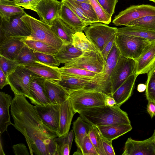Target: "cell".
Masks as SVG:
<instances>
[{"mask_svg":"<svg viewBox=\"0 0 155 155\" xmlns=\"http://www.w3.org/2000/svg\"><path fill=\"white\" fill-rule=\"evenodd\" d=\"M92 126L80 116L73 122V130L75 136L74 140L78 149L80 150L83 140L89 134Z\"/></svg>","mask_w":155,"mask_h":155,"instance_id":"83f0119b","label":"cell"},{"mask_svg":"<svg viewBox=\"0 0 155 155\" xmlns=\"http://www.w3.org/2000/svg\"><path fill=\"white\" fill-rule=\"evenodd\" d=\"M21 19L31 31L28 39L40 41L52 46L58 51L64 44L63 41L54 33L51 26L26 14Z\"/></svg>","mask_w":155,"mask_h":155,"instance_id":"3957f363","label":"cell"},{"mask_svg":"<svg viewBox=\"0 0 155 155\" xmlns=\"http://www.w3.org/2000/svg\"><path fill=\"white\" fill-rule=\"evenodd\" d=\"M23 66L45 79L55 81L61 79V74L57 67L50 66L39 61H35Z\"/></svg>","mask_w":155,"mask_h":155,"instance_id":"d6986e66","label":"cell"},{"mask_svg":"<svg viewBox=\"0 0 155 155\" xmlns=\"http://www.w3.org/2000/svg\"><path fill=\"white\" fill-rule=\"evenodd\" d=\"M25 44L33 51L55 55L58 50L49 45L43 42L36 40L23 39Z\"/></svg>","mask_w":155,"mask_h":155,"instance_id":"1f68e13d","label":"cell"},{"mask_svg":"<svg viewBox=\"0 0 155 155\" xmlns=\"http://www.w3.org/2000/svg\"><path fill=\"white\" fill-rule=\"evenodd\" d=\"M45 85L51 104H60L69 98L70 94L56 81L45 79Z\"/></svg>","mask_w":155,"mask_h":155,"instance_id":"ffe728a7","label":"cell"},{"mask_svg":"<svg viewBox=\"0 0 155 155\" xmlns=\"http://www.w3.org/2000/svg\"><path fill=\"white\" fill-rule=\"evenodd\" d=\"M105 104L106 105L113 107L115 106L116 102L112 96H109L106 99Z\"/></svg>","mask_w":155,"mask_h":155,"instance_id":"db71d44e","label":"cell"},{"mask_svg":"<svg viewBox=\"0 0 155 155\" xmlns=\"http://www.w3.org/2000/svg\"><path fill=\"white\" fill-rule=\"evenodd\" d=\"M155 16V6L150 5H132L120 12L112 23L116 26H127L132 21L147 16Z\"/></svg>","mask_w":155,"mask_h":155,"instance_id":"4fadbf2b","label":"cell"},{"mask_svg":"<svg viewBox=\"0 0 155 155\" xmlns=\"http://www.w3.org/2000/svg\"><path fill=\"white\" fill-rule=\"evenodd\" d=\"M45 79L38 75L31 80L29 87V99L35 106L51 104L47 94L45 85Z\"/></svg>","mask_w":155,"mask_h":155,"instance_id":"e0dca14e","label":"cell"},{"mask_svg":"<svg viewBox=\"0 0 155 155\" xmlns=\"http://www.w3.org/2000/svg\"><path fill=\"white\" fill-rule=\"evenodd\" d=\"M108 96L97 90H82L70 94L69 98L75 113L79 114L87 109L106 105Z\"/></svg>","mask_w":155,"mask_h":155,"instance_id":"277c9868","label":"cell"},{"mask_svg":"<svg viewBox=\"0 0 155 155\" xmlns=\"http://www.w3.org/2000/svg\"><path fill=\"white\" fill-rule=\"evenodd\" d=\"M149 1L153 2L155 3V0H149Z\"/></svg>","mask_w":155,"mask_h":155,"instance_id":"680465c9","label":"cell"},{"mask_svg":"<svg viewBox=\"0 0 155 155\" xmlns=\"http://www.w3.org/2000/svg\"><path fill=\"white\" fill-rule=\"evenodd\" d=\"M136 61V74L147 73L155 65V42L150 43Z\"/></svg>","mask_w":155,"mask_h":155,"instance_id":"ac0fdd59","label":"cell"},{"mask_svg":"<svg viewBox=\"0 0 155 155\" xmlns=\"http://www.w3.org/2000/svg\"><path fill=\"white\" fill-rule=\"evenodd\" d=\"M146 88V85L143 84H140L138 85L137 87V90L140 92L144 91Z\"/></svg>","mask_w":155,"mask_h":155,"instance_id":"11a10c76","label":"cell"},{"mask_svg":"<svg viewBox=\"0 0 155 155\" xmlns=\"http://www.w3.org/2000/svg\"><path fill=\"white\" fill-rule=\"evenodd\" d=\"M62 4L57 0H33L23 7L36 12L41 21L51 26L59 16Z\"/></svg>","mask_w":155,"mask_h":155,"instance_id":"ba28073f","label":"cell"},{"mask_svg":"<svg viewBox=\"0 0 155 155\" xmlns=\"http://www.w3.org/2000/svg\"><path fill=\"white\" fill-rule=\"evenodd\" d=\"M61 75L75 77H92L97 73L84 69L73 67L59 68Z\"/></svg>","mask_w":155,"mask_h":155,"instance_id":"e575fe53","label":"cell"},{"mask_svg":"<svg viewBox=\"0 0 155 155\" xmlns=\"http://www.w3.org/2000/svg\"><path fill=\"white\" fill-rule=\"evenodd\" d=\"M147 110L151 118L155 116V102L151 101H148Z\"/></svg>","mask_w":155,"mask_h":155,"instance_id":"816d5d0a","label":"cell"},{"mask_svg":"<svg viewBox=\"0 0 155 155\" xmlns=\"http://www.w3.org/2000/svg\"><path fill=\"white\" fill-rule=\"evenodd\" d=\"M37 75L23 66L20 65L8 76L7 79L15 94L29 99L30 84L33 78Z\"/></svg>","mask_w":155,"mask_h":155,"instance_id":"30bf717a","label":"cell"},{"mask_svg":"<svg viewBox=\"0 0 155 155\" xmlns=\"http://www.w3.org/2000/svg\"><path fill=\"white\" fill-rule=\"evenodd\" d=\"M74 1L83 3L90 4L89 0H73Z\"/></svg>","mask_w":155,"mask_h":155,"instance_id":"9f6ffc18","label":"cell"},{"mask_svg":"<svg viewBox=\"0 0 155 155\" xmlns=\"http://www.w3.org/2000/svg\"><path fill=\"white\" fill-rule=\"evenodd\" d=\"M105 63L101 52L91 51L84 52L82 55L70 61L63 67L78 68L98 74L103 72Z\"/></svg>","mask_w":155,"mask_h":155,"instance_id":"8fae6325","label":"cell"},{"mask_svg":"<svg viewBox=\"0 0 155 155\" xmlns=\"http://www.w3.org/2000/svg\"><path fill=\"white\" fill-rule=\"evenodd\" d=\"M116 36V35L111 39L101 52L103 57L105 61H106L107 56L111 51L115 41Z\"/></svg>","mask_w":155,"mask_h":155,"instance_id":"681fc988","label":"cell"},{"mask_svg":"<svg viewBox=\"0 0 155 155\" xmlns=\"http://www.w3.org/2000/svg\"><path fill=\"white\" fill-rule=\"evenodd\" d=\"M115 42L122 56L137 60L151 42L138 37L116 33Z\"/></svg>","mask_w":155,"mask_h":155,"instance_id":"8992f818","label":"cell"},{"mask_svg":"<svg viewBox=\"0 0 155 155\" xmlns=\"http://www.w3.org/2000/svg\"><path fill=\"white\" fill-rule=\"evenodd\" d=\"M12 99V97L4 92H0V136L7 130L8 126L13 125L10 120L9 109Z\"/></svg>","mask_w":155,"mask_h":155,"instance_id":"d4e9b609","label":"cell"},{"mask_svg":"<svg viewBox=\"0 0 155 155\" xmlns=\"http://www.w3.org/2000/svg\"><path fill=\"white\" fill-rule=\"evenodd\" d=\"M74 114L69 98L60 104L59 127L58 134V137L69 132Z\"/></svg>","mask_w":155,"mask_h":155,"instance_id":"44dd1931","label":"cell"},{"mask_svg":"<svg viewBox=\"0 0 155 155\" xmlns=\"http://www.w3.org/2000/svg\"><path fill=\"white\" fill-rule=\"evenodd\" d=\"M22 16L0 17V43L10 38H26L31 35V30L21 19Z\"/></svg>","mask_w":155,"mask_h":155,"instance_id":"9c48e42d","label":"cell"},{"mask_svg":"<svg viewBox=\"0 0 155 155\" xmlns=\"http://www.w3.org/2000/svg\"><path fill=\"white\" fill-rule=\"evenodd\" d=\"M61 2L71 9L82 21L87 23L92 24L85 16L80 7L73 0H62Z\"/></svg>","mask_w":155,"mask_h":155,"instance_id":"60d3db41","label":"cell"},{"mask_svg":"<svg viewBox=\"0 0 155 155\" xmlns=\"http://www.w3.org/2000/svg\"><path fill=\"white\" fill-rule=\"evenodd\" d=\"M79 114L87 122L96 127L131 124L127 113L117 106L105 105L89 108L81 111Z\"/></svg>","mask_w":155,"mask_h":155,"instance_id":"7a4b0ae2","label":"cell"},{"mask_svg":"<svg viewBox=\"0 0 155 155\" xmlns=\"http://www.w3.org/2000/svg\"><path fill=\"white\" fill-rule=\"evenodd\" d=\"M105 11L110 17L114 12L118 0H97Z\"/></svg>","mask_w":155,"mask_h":155,"instance_id":"bcb514c9","label":"cell"},{"mask_svg":"<svg viewBox=\"0 0 155 155\" xmlns=\"http://www.w3.org/2000/svg\"><path fill=\"white\" fill-rule=\"evenodd\" d=\"M9 84L7 77L0 69V88L1 89L5 86Z\"/></svg>","mask_w":155,"mask_h":155,"instance_id":"f5cc1de1","label":"cell"},{"mask_svg":"<svg viewBox=\"0 0 155 155\" xmlns=\"http://www.w3.org/2000/svg\"><path fill=\"white\" fill-rule=\"evenodd\" d=\"M101 140L105 155H115L113 147L112 141H109L101 136Z\"/></svg>","mask_w":155,"mask_h":155,"instance_id":"7dc6e473","label":"cell"},{"mask_svg":"<svg viewBox=\"0 0 155 155\" xmlns=\"http://www.w3.org/2000/svg\"><path fill=\"white\" fill-rule=\"evenodd\" d=\"M74 1L81 8L86 17L92 23L99 22L97 14L90 4Z\"/></svg>","mask_w":155,"mask_h":155,"instance_id":"b9f144b4","label":"cell"},{"mask_svg":"<svg viewBox=\"0 0 155 155\" xmlns=\"http://www.w3.org/2000/svg\"><path fill=\"white\" fill-rule=\"evenodd\" d=\"M51 28L64 44H72V35L75 32L58 16L54 21Z\"/></svg>","mask_w":155,"mask_h":155,"instance_id":"4316f807","label":"cell"},{"mask_svg":"<svg viewBox=\"0 0 155 155\" xmlns=\"http://www.w3.org/2000/svg\"><path fill=\"white\" fill-rule=\"evenodd\" d=\"M72 39V44L74 47L84 52L97 51L82 32H77L73 34Z\"/></svg>","mask_w":155,"mask_h":155,"instance_id":"4dcf8cb0","label":"cell"},{"mask_svg":"<svg viewBox=\"0 0 155 155\" xmlns=\"http://www.w3.org/2000/svg\"><path fill=\"white\" fill-rule=\"evenodd\" d=\"M93 77L78 78L61 74V80L56 81L70 94L79 90L98 91L93 83Z\"/></svg>","mask_w":155,"mask_h":155,"instance_id":"2e32d148","label":"cell"},{"mask_svg":"<svg viewBox=\"0 0 155 155\" xmlns=\"http://www.w3.org/2000/svg\"><path fill=\"white\" fill-rule=\"evenodd\" d=\"M74 135L73 130H72L67 134L61 137L55 138L56 150L66 144H68L71 148Z\"/></svg>","mask_w":155,"mask_h":155,"instance_id":"f6af8a7d","label":"cell"},{"mask_svg":"<svg viewBox=\"0 0 155 155\" xmlns=\"http://www.w3.org/2000/svg\"><path fill=\"white\" fill-rule=\"evenodd\" d=\"M33 51L37 59L40 62L54 67H57L61 64L54 55Z\"/></svg>","mask_w":155,"mask_h":155,"instance_id":"7bdbcfd3","label":"cell"},{"mask_svg":"<svg viewBox=\"0 0 155 155\" xmlns=\"http://www.w3.org/2000/svg\"><path fill=\"white\" fill-rule=\"evenodd\" d=\"M33 0H13L3 1L5 2L12 5L23 7L24 6L30 3Z\"/></svg>","mask_w":155,"mask_h":155,"instance_id":"f907efd6","label":"cell"},{"mask_svg":"<svg viewBox=\"0 0 155 155\" xmlns=\"http://www.w3.org/2000/svg\"><path fill=\"white\" fill-rule=\"evenodd\" d=\"M117 33L138 37L155 42V31L140 27L129 26L118 28Z\"/></svg>","mask_w":155,"mask_h":155,"instance_id":"f1b7e54d","label":"cell"},{"mask_svg":"<svg viewBox=\"0 0 155 155\" xmlns=\"http://www.w3.org/2000/svg\"><path fill=\"white\" fill-rule=\"evenodd\" d=\"M152 136L153 137L154 140L155 141V130H154L153 134Z\"/></svg>","mask_w":155,"mask_h":155,"instance_id":"6f0895ef","label":"cell"},{"mask_svg":"<svg viewBox=\"0 0 155 155\" xmlns=\"http://www.w3.org/2000/svg\"><path fill=\"white\" fill-rule=\"evenodd\" d=\"M84 53L75 47L72 44H64L54 56L61 64H65L79 57Z\"/></svg>","mask_w":155,"mask_h":155,"instance_id":"f546056e","label":"cell"},{"mask_svg":"<svg viewBox=\"0 0 155 155\" xmlns=\"http://www.w3.org/2000/svg\"><path fill=\"white\" fill-rule=\"evenodd\" d=\"M80 151L83 155H99L90 139L89 134L84 137Z\"/></svg>","mask_w":155,"mask_h":155,"instance_id":"ee69618b","label":"cell"},{"mask_svg":"<svg viewBox=\"0 0 155 155\" xmlns=\"http://www.w3.org/2000/svg\"><path fill=\"white\" fill-rule=\"evenodd\" d=\"M13 151L15 155H29L30 154L25 145L22 143L14 145Z\"/></svg>","mask_w":155,"mask_h":155,"instance_id":"c3c4849f","label":"cell"},{"mask_svg":"<svg viewBox=\"0 0 155 155\" xmlns=\"http://www.w3.org/2000/svg\"><path fill=\"white\" fill-rule=\"evenodd\" d=\"M24 38H12L0 43V55L8 58L15 60L25 45L23 41Z\"/></svg>","mask_w":155,"mask_h":155,"instance_id":"cb8c5ba5","label":"cell"},{"mask_svg":"<svg viewBox=\"0 0 155 155\" xmlns=\"http://www.w3.org/2000/svg\"><path fill=\"white\" fill-rule=\"evenodd\" d=\"M26 97L15 94L11 106L13 125L25 137L31 155H56L57 133L44 124L36 106Z\"/></svg>","mask_w":155,"mask_h":155,"instance_id":"6da1fadb","label":"cell"},{"mask_svg":"<svg viewBox=\"0 0 155 155\" xmlns=\"http://www.w3.org/2000/svg\"><path fill=\"white\" fill-rule=\"evenodd\" d=\"M138 75L134 73L130 76L112 95L116 102L115 106H120L131 96Z\"/></svg>","mask_w":155,"mask_h":155,"instance_id":"7402d4cb","label":"cell"},{"mask_svg":"<svg viewBox=\"0 0 155 155\" xmlns=\"http://www.w3.org/2000/svg\"><path fill=\"white\" fill-rule=\"evenodd\" d=\"M120 55L115 41L106 60L103 72L93 77V82L97 90L108 96H112L111 75Z\"/></svg>","mask_w":155,"mask_h":155,"instance_id":"5b68a950","label":"cell"},{"mask_svg":"<svg viewBox=\"0 0 155 155\" xmlns=\"http://www.w3.org/2000/svg\"><path fill=\"white\" fill-rule=\"evenodd\" d=\"M122 155H155V141L152 136L143 140L128 138L125 143Z\"/></svg>","mask_w":155,"mask_h":155,"instance_id":"5bb4252c","label":"cell"},{"mask_svg":"<svg viewBox=\"0 0 155 155\" xmlns=\"http://www.w3.org/2000/svg\"><path fill=\"white\" fill-rule=\"evenodd\" d=\"M89 0L97 14L99 22L109 24L111 22V17L105 11L97 0Z\"/></svg>","mask_w":155,"mask_h":155,"instance_id":"f35d334b","label":"cell"},{"mask_svg":"<svg viewBox=\"0 0 155 155\" xmlns=\"http://www.w3.org/2000/svg\"><path fill=\"white\" fill-rule=\"evenodd\" d=\"M96 127L101 136L109 141H112L132 129L131 124H115Z\"/></svg>","mask_w":155,"mask_h":155,"instance_id":"484cf974","label":"cell"},{"mask_svg":"<svg viewBox=\"0 0 155 155\" xmlns=\"http://www.w3.org/2000/svg\"><path fill=\"white\" fill-rule=\"evenodd\" d=\"M20 65L16 61L0 55V69L7 77Z\"/></svg>","mask_w":155,"mask_h":155,"instance_id":"ab89813d","label":"cell"},{"mask_svg":"<svg viewBox=\"0 0 155 155\" xmlns=\"http://www.w3.org/2000/svg\"><path fill=\"white\" fill-rule=\"evenodd\" d=\"M20 65L24 66L38 61L32 50L25 44L15 58Z\"/></svg>","mask_w":155,"mask_h":155,"instance_id":"836d02e7","label":"cell"},{"mask_svg":"<svg viewBox=\"0 0 155 155\" xmlns=\"http://www.w3.org/2000/svg\"><path fill=\"white\" fill-rule=\"evenodd\" d=\"M146 85L147 99L155 102V65L147 73Z\"/></svg>","mask_w":155,"mask_h":155,"instance_id":"d590c367","label":"cell"},{"mask_svg":"<svg viewBox=\"0 0 155 155\" xmlns=\"http://www.w3.org/2000/svg\"><path fill=\"white\" fill-rule=\"evenodd\" d=\"M36 107L44 124L58 134L59 127L60 104H51Z\"/></svg>","mask_w":155,"mask_h":155,"instance_id":"9a60e30c","label":"cell"},{"mask_svg":"<svg viewBox=\"0 0 155 155\" xmlns=\"http://www.w3.org/2000/svg\"><path fill=\"white\" fill-rule=\"evenodd\" d=\"M89 135L98 155H105L102 143L101 135L96 126H92Z\"/></svg>","mask_w":155,"mask_h":155,"instance_id":"74e56055","label":"cell"},{"mask_svg":"<svg viewBox=\"0 0 155 155\" xmlns=\"http://www.w3.org/2000/svg\"><path fill=\"white\" fill-rule=\"evenodd\" d=\"M59 16L75 32H82L85 27L90 25L82 21L71 9L63 3Z\"/></svg>","mask_w":155,"mask_h":155,"instance_id":"603a6c76","label":"cell"},{"mask_svg":"<svg viewBox=\"0 0 155 155\" xmlns=\"http://www.w3.org/2000/svg\"><path fill=\"white\" fill-rule=\"evenodd\" d=\"M137 67L136 60L120 55L111 76L112 95L130 76L136 73Z\"/></svg>","mask_w":155,"mask_h":155,"instance_id":"7c38bea8","label":"cell"},{"mask_svg":"<svg viewBox=\"0 0 155 155\" xmlns=\"http://www.w3.org/2000/svg\"><path fill=\"white\" fill-rule=\"evenodd\" d=\"M27 13L20 6L0 1V17L8 18L14 16H23Z\"/></svg>","mask_w":155,"mask_h":155,"instance_id":"d6a6232c","label":"cell"},{"mask_svg":"<svg viewBox=\"0 0 155 155\" xmlns=\"http://www.w3.org/2000/svg\"><path fill=\"white\" fill-rule=\"evenodd\" d=\"M117 28L110 27L103 23L96 22L86 27L83 31L97 51L101 52L116 35Z\"/></svg>","mask_w":155,"mask_h":155,"instance_id":"52a82bcc","label":"cell"},{"mask_svg":"<svg viewBox=\"0 0 155 155\" xmlns=\"http://www.w3.org/2000/svg\"><path fill=\"white\" fill-rule=\"evenodd\" d=\"M135 26L155 31V16L143 17L135 20L127 26Z\"/></svg>","mask_w":155,"mask_h":155,"instance_id":"8d00e7d4","label":"cell"}]
</instances>
